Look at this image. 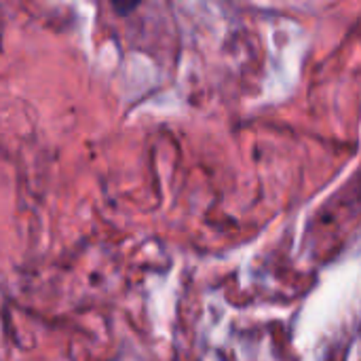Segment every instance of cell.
Wrapping results in <instances>:
<instances>
[{"label": "cell", "mask_w": 361, "mask_h": 361, "mask_svg": "<svg viewBox=\"0 0 361 361\" xmlns=\"http://www.w3.org/2000/svg\"><path fill=\"white\" fill-rule=\"evenodd\" d=\"M137 2H140V0H112V4H114V8H116L118 13H129V11H133V8L137 6Z\"/></svg>", "instance_id": "cell-1"}]
</instances>
